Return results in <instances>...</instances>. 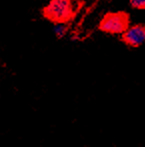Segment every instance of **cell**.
Returning a JSON list of instances; mask_svg holds the SVG:
<instances>
[{
	"instance_id": "obj_1",
	"label": "cell",
	"mask_w": 145,
	"mask_h": 147,
	"mask_svg": "<svg viewBox=\"0 0 145 147\" xmlns=\"http://www.w3.org/2000/svg\"><path fill=\"white\" fill-rule=\"evenodd\" d=\"M42 14L52 23L67 24L74 18L75 8L72 0H50L43 8Z\"/></svg>"
},
{
	"instance_id": "obj_2",
	"label": "cell",
	"mask_w": 145,
	"mask_h": 147,
	"mask_svg": "<svg viewBox=\"0 0 145 147\" xmlns=\"http://www.w3.org/2000/svg\"><path fill=\"white\" fill-rule=\"evenodd\" d=\"M130 26L129 15L125 12H109L99 23V29L108 34L122 35Z\"/></svg>"
},
{
	"instance_id": "obj_3",
	"label": "cell",
	"mask_w": 145,
	"mask_h": 147,
	"mask_svg": "<svg viewBox=\"0 0 145 147\" xmlns=\"http://www.w3.org/2000/svg\"><path fill=\"white\" fill-rule=\"evenodd\" d=\"M121 39L127 46L138 48L145 43V25L134 24L130 25L121 35Z\"/></svg>"
},
{
	"instance_id": "obj_4",
	"label": "cell",
	"mask_w": 145,
	"mask_h": 147,
	"mask_svg": "<svg viewBox=\"0 0 145 147\" xmlns=\"http://www.w3.org/2000/svg\"><path fill=\"white\" fill-rule=\"evenodd\" d=\"M53 31H54V34L58 38H62L67 33V26H66L65 23H56L54 24Z\"/></svg>"
},
{
	"instance_id": "obj_5",
	"label": "cell",
	"mask_w": 145,
	"mask_h": 147,
	"mask_svg": "<svg viewBox=\"0 0 145 147\" xmlns=\"http://www.w3.org/2000/svg\"><path fill=\"white\" fill-rule=\"evenodd\" d=\"M130 6L134 9L145 10V0H129Z\"/></svg>"
}]
</instances>
